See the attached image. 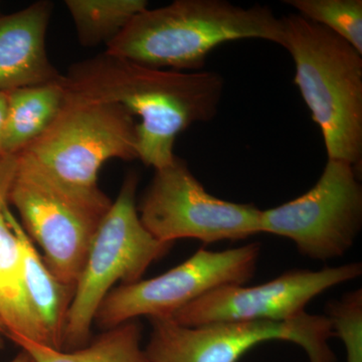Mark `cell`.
Listing matches in <instances>:
<instances>
[{"label": "cell", "mask_w": 362, "mask_h": 362, "mask_svg": "<svg viewBox=\"0 0 362 362\" xmlns=\"http://www.w3.org/2000/svg\"><path fill=\"white\" fill-rule=\"evenodd\" d=\"M141 340V326L133 320L105 330L94 341L78 349H54L32 341L18 345L35 362H149Z\"/></svg>", "instance_id": "obj_16"}, {"label": "cell", "mask_w": 362, "mask_h": 362, "mask_svg": "<svg viewBox=\"0 0 362 362\" xmlns=\"http://www.w3.org/2000/svg\"><path fill=\"white\" fill-rule=\"evenodd\" d=\"M325 312L333 334L344 343L347 362H362L361 288L328 302Z\"/></svg>", "instance_id": "obj_19"}, {"label": "cell", "mask_w": 362, "mask_h": 362, "mask_svg": "<svg viewBox=\"0 0 362 362\" xmlns=\"http://www.w3.org/2000/svg\"><path fill=\"white\" fill-rule=\"evenodd\" d=\"M9 362H35L33 361V358L32 356H30V354H28V352L25 351V350L21 349V351L20 354H18L13 361H11Z\"/></svg>", "instance_id": "obj_22"}, {"label": "cell", "mask_w": 362, "mask_h": 362, "mask_svg": "<svg viewBox=\"0 0 362 362\" xmlns=\"http://www.w3.org/2000/svg\"><path fill=\"white\" fill-rule=\"evenodd\" d=\"M8 204L18 209L23 230L42 250L49 270L75 288L111 199L101 189L81 192L66 187L18 158Z\"/></svg>", "instance_id": "obj_6"}, {"label": "cell", "mask_w": 362, "mask_h": 362, "mask_svg": "<svg viewBox=\"0 0 362 362\" xmlns=\"http://www.w3.org/2000/svg\"><path fill=\"white\" fill-rule=\"evenodd\" d=\"M362 264L325 267L321 270H291L265 284L226 285L206 293L175 312L180 325L218 322H289L305 313L310 301L337 286L356 280Z\"/></svg>", "instance_id": "obj_11"}, {"label": "cell", "mask_w": 362, "mask_h": 362, "mask_svg": "<svg viewBox=\"0 0 362 362\" xmlns=\"http://www.w3.org/2000/svg\"><path fill=\"white\" fill-rule=\"evenodd\" d=\"M281 47L291 54L294 82L320 127L328 159L361 173L362 54L299 14L282 18Z\"/></svg>", "instance_id": "obj_3"}, {"label": "cell", "mask_w": 362, "mask_h": 362, "mask_svg": "<svg viewBox=\"0 0 362 362\" xmlns=\"http://www.w3.org/2000/svg\"><path fill=\"white\" fill-rule=\"evenodd\" d=\"M259 255L257 243L220 252L199 250L160 276L114 288L100 305L94 323L108 330L141 316L170 318L216 288L246 284L256 273Z\"/></svg>", "instance_id": "obj_9"}, {"label": "cell", "mask_w": 362, "mask_h": 362, "mask_svg": "<svg viewBox=\"0 0 362 362\" xmlns=\"http://www.w3.org/2000/svg\"><path fill=\"white\" fill-rule=\"evenodd\" d=\"M299 16L322 25L362 54L361 0H286Z\"/></svg>", "instance_id": "obj_18"}, {"label": "cell", "mask_w": 362, "mask_h": 362, "mask_svg": "<svg viewBox=\"0 0 362 362\" xmlns=\"http://www.w3.org/2000/svg\"><path fill=\"white\" fill-rule=\"evenodd\" d=\"M145 354L149 362H238L261 343L283 340L299 345L310 362H335L328 341L329 319L305 312L289 322H218L180 325L169 318L150 319Z\"/></svg>", "instance_id": "obj_10"}, {"label": "cell", "mask_w": 362, "mask_h": 362, "mask_svg": "<svg viewBox=\"0 0 362 362\" xmlns=\"http://www.w3.org/2000/svg\"><path fill=\"white\" fill-rule=\"evenodd\" d=\"M136 127L134 116L120 105L66 93L54 122L16 157L66 187L96 192L105 162L138 159Z\"/></svg>", "instance_id": "obj_5"}, {"label": "cell", "mask_w": 362, "mask_h": 362, "mask_svg": "<svg viewBox=\"0 0 362 362\" xmlns=\"http://www.w3.org/2000/svg\"><path fill=\"white\" fill-rule=\"evenodd\" d=\"M138 182L135 173H128L95 233L76 283L63 350L87 345L97 310L114 285L141 280L147 269L173 246L156 240L143 226L136 204Z\"/></svg>", "instance_id": "obj_4"}, {"label": "cell", "mask_w": 362, "mask_h": 362, "mask_svg": "<svg viewBox=\"0 0 362 362\" xmlns=\"http://www.w3.org/2000/svg\"><path fill=\"white\" fill-rule=\"evenodd\" d=\"M359 176L351 164L327 159L320 178L306 194L261 211V233L292 240L309 259L341 258L362 228Z\"/></svg>", "instance_id": "obj_8"}, {"label": "cell", "mask_w": 362, "mask_h": 362, "mask_svg": "<svg viewBox=\"0 0 362 362\" xmlns=\"http://www.w3.org/2000/svg\"><path fill=\"white\" fill-rule=\"evenodd\" d=\"M6 337V332L4 330V325L0 322V349H4V338Z\"/></svg>", "instance_id": "obj_23"}, {"label": "cell", "mask_w": 362, "mask_h": 362, "mask_svg": "<svg viewBox=\"0 0 362 362\" xmlns=\"http://www.w3.org/2000/svg\"><path fill=\"white\" fill-rule=\"evenodd\" d=\"M52 6L51 1L40 0L0 16V92L47 84L62 77L45 49Z\"/></svg>", "instance_id": "obj_12"}, {"label": "cell", "mask_w": 362, "mask_h": 362, "mask_svg": "<svg viewBox=\"0 0 362 362\" xmlns=\"http://www.w3.org/2000/svg\"><path fill=\"white\" fill-rule=\"evenodd\" d=\"M73 96L120 105L138 116V159L154 169L175 160L177 136L213 120L225 82L214 71L150 68L104 52L70 66L62 78Z\"/></svg>", "instance_id": "obj_1"}, {"label": "cell", "mask_w": 362, "mask_h": 362, "mask_svg": "<svg viewBox=\"0 0 362 362\" xmlns=\"http://www.w3.org/2000/svg\"><path fill=\"white\" fill-rule=\"evenodd\" d=\"M62 77L47 84L8 92L2 156H18L54 122L66 101Z\"/></svg>", "instance_id": "obj_15"}, {"label": "cell", "mask_w": 362, "mask_h": 362, "mask_svg": "<svg viewBox=\"0 0 362 362\" xmlns=\"http://www.w3.org/2000/svg\"><path fill=\"white\" fill-rule=\"evenodd\" d=\"M18 168L16 156L0 157V211L8 206V195Z\"/></svg>", "instance_id": "obj_20"}, {"label": "cell", "mask_w": 362, "mask_h": 362, "mask_svg": "<svg viewBox=\"0 0 362 362\" xmlns=\"http://www.w3.org/2000/svg\"><path fill=\"white\" fill-rule=\"evenodd\" d=\"M78 42L84 47L108 45L138 13L146 0H66Z\"/></svg>", "instance_id": "obj_17"}, {"label": "cell", "mask_w": 362, "mask_h": 362, "mask_svg": "<svg viewBox=\"0 0 362 362\" xmlns=\"http://www.w3.org/2000/svg\"><path fill=\"white\" fill-rule=\"evenodd\" d=\"M4 209L0 211V322L6 337L16 344L32 341L49 346L28 299L20 242L6 221Z\"/></svg>", "instance_id": "obj_14"}, {"label": "cell", "mask_w": 362, "mask_h": 362, "mask_svg": "<svg viewBox=\"0 0 362 362\" xmlns=\"http://www.w3.org/2000/svg\"><path fill=\"white\" fill-rule=\"evenodd\" d=\"M239 40L282 45L283 23L270 7L225 0H176L146 8L106 45V52L150 68L199 71L218 45Z\"/></svg>", "instance_id": "obj_2"}, {"label": "cell", "mask_w": 362, "mask_h": 362, "mask_svg": "<svg viewBox=\"0 0 362 362\" xmlns=\"http://www.w3.org/2000/svg\"><path fill=\"white\" fill-rule=\"evenodd\" d=\"M7 108H8V92H0V157H2V140L6 130Z\"/></svg>", "instance_id": "obj_21"}, {"label": "cell", "mask_w": 362, "mask_h": 362, "mask_svg": "<svg viewBox=\"0 0 362 362\" xmlns=\"http://www.w3.org/2000/svg\"><path fill=\"white\" fill-rule=\"evenodd\" d=\"M4 216L20 242L28 299L52 349L63 350L66 319L75 288L64 284L45 264L42 255L9 207Z\"/></svg>", "instance_id": "obj_13"}, {"label": "cell", "mask_w": 362, "mask_h": 362, "mask_svg": "<svg viewBox=\"0 0 362 362\" xmlns=\"http://www.w3.org/2000/svg\"><path fill=\"white\" fill-rule=\"evenodd\" d=\"M137 209L143 226L166 244L183 239L213 244L261 233V209L209 194L178 156L156 169Z\"/></svg>", "instance_id": "obj_7"}]
</instances>
